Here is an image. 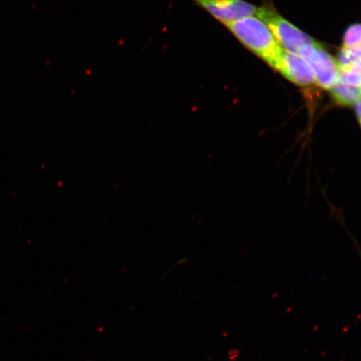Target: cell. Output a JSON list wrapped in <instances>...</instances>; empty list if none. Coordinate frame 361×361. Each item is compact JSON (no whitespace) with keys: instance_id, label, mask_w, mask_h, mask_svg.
<instances>
[{"instance_id":"obj_1","label":"cell","mask_w":361,"mask_h":361,"mask_svg":"<svg viewBox=\"0 0 361 361\" xmlns=\"http://www.w3.org/2000/svg\"><path fill=\"white\" fill-rule=\"evenodd\" d=\"M228 30L255 55L272 66L282 47L271 33L268 26L254 16L228 23Z\"/></svg>"},{"instance_id":"obj_2","label":"cell","mask_w":361,"mask_h":361,"mask_svg":"<svg viewBox=\"0 0 361 361\" xmlns=\"http://www.w3.org/2000/svg\"><path fill=\"white\" fill-rule=\"evenodd\" d=\"M256 16L268 26L275 39L287 51L299 54L305 45L315 42L308 35L284 19L273 8H258Z\"/></svg>"},{"instance_id":"obj_3","label":"cell","mask_w":361,"mask_h":361,"mask_svg":"<svg viewBox=\"0 0 361 361\" xmlns=\"http://www.w3.org/2000/svg\"><path fill=\"white\" fill-rule=\"evenodd\" d=\"M309 63L314 71L316 83L320 87L331 90L337 82L338 66L329 54L318 43L307 44L298 54Z\"/></svg>"},{"instance_id":"obj_4","label":"cell","mask_w":361,"mask_h":361,"mask_svg":"<svg viewBox=\"0 0 361 361\" xmlns=\"http://www.w3.org/2000/svg\"><path fill=\"white\" fill-rule=\"evenodd\" d=\"M272 67L300 87H310L316 83L312 68L303 57L298 54L282 49Z\"/></svg>"},{"instance_id":"obj_5","label":"cell","mask_w":361,"mask_h":361,"mask_svg":"<svg viewBox=\"0 0 361 361\" xmlns=\"http://www.w3.org/2000/svg\"><path fill=\"white\" fill-rule=\"evenodd\" d=\"M224 25L256 16L258 8L243 0H193Z\"/></svg>"},{"instance_id":"obj_6","label":"cell","mask_w":361,"mask_h":361,"mask_svg":"<svg viewBox=\"0 0 361 361\" xmlns=\"http://www.w3.org/2000/svg\"><path fill=\"white\" fill-rule=\"evenodd\" d=\"M334 100L343 106H354L361 100V87H353L337 80L331 89Z\"/></svg>"},{"instance_id":"obj_7","label":"cell","mask_w":361,"mask_h":361,"mask_svg":"<svg viewBox=\"0 0 361 361\" xmlns=\"http://www.w3.org/2000/svg\"><path fill=\"white\" fill-rule=\"evenodd\" d=\"M343 47L361 48V25H354L347 29Z\"/></svg>"},{"instance_id":"obj_8","label":"cell","mask_w":361,"mask_h":361,"mask_svg":"<svg viewBox=\"0 0 361 361\" xmlns=\"http://www.w3.org/2000/svg\"><path fill=\"white\" fill-rule=\"evenodd\" d=\"M356 116L359 121V123L361 128V100L355 105Z\"/></svg>"}]
</instances>
